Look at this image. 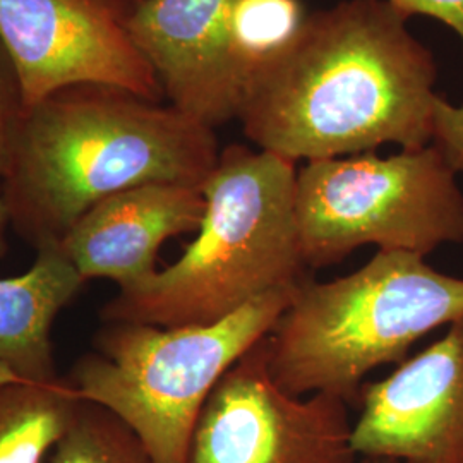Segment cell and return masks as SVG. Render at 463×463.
Here are the masks:
<instances>
[{
	"mask_svg": "<svg viewBox=\"0 0 463 463\" xmlns=\"http://www.w3.org/2000/svg\"><path fill=\"white\" fill-rule=\"evenodd\" d=\"M388 0L307 13L294 42L249 76L237 120L292 162L432 143L438 66Z\"/></svg>",
	"mask_w": 463,
	"mask_h": 463,
	"instance_id": "cell-1",
	"label": "cell"
},
{
	"mask_svg": "<svg viewBox=\"0 0 463 463\" xmlns=\"http://www.w3.org/2000/svg\"><path fill=\"white\" fill-rule=\"evenodd\" d=\"M215 129L175 107L110 86L81 84L28 107L0 187L9 225L40 249L78 218L146 184L199 187L213 172Z\"/></svg>",
	"mask_w": 463,
	"mask_h": 463,
	"instance_id": "cell-2",
	"label": "cell"
},
{
	"mask_svg": "<svg viewBox=\"0 0 463 463\" xmlns=\"http://www.w3.org/2000/svg\"><path fill=\"white\" fill-rule=\"evenodd\" d=\"M298 164L265 149L229 145L201 185L204 215L183 256L118 290L105 323L162 328L215 323L268 292L294 288L307 266L298 246Z\"/></svg>",
	"mask_w": 463,
	"mask_h": 463,
	"instance_id": "cell-3",
	"label": "cell"
},
{
	"mask_svg": "<svg viewBox=\"0 0 463 463\" xmlns=\"http://www.w3.org/2000/svg\"><path fill=\"white\" fill-rule=\"evenodd\" d=\"M463 317V279L424 256L378 250L330 281H300L266 336L273 380L294 397L357 403L364 378L403 363L419 340Z\"/></svg>",
	"mask_w": 463,
	"mask_h": 463,
	"instance_id": "cell-4",
	"label": "cell"
},
{
	"mask_svg": "<svg viewBox=\"0 0 463 463\" xmlns=\"http://www.w3.org/2000/svg\"><path fill=\"white\" fill-rule=\"evenodd\" d=\"M294 288L268 292L206 325L105 323L67 380L78 397L133 430L151 462L187 463L206 400L232 365L273 330Z\"/></svg>",
	"mask_w": 463,
	"mask_h": 463,
	"instance_id": "cell-5",
	"label": "cell"
},
{
	"mask_svg": "<svg viewBox=\"0 0 463 463\" xmlns=\"http://www.w3.org/2000/svg\"><path fill=\"white\" fill-rule=\"evenodd\" d=\"M296 216L307 268L338 265L364 246L428 258L463 244L462 187L432 143L388 156L306 162L298 168Z\"/></svg>",
	"mask_w": 463,
	"mask_h": 463,
	"instance_id": "cell-6",
	"label": "cell"
},
{
	"mask_svg": "<svg viewBox=\"0 0 463 463\" xmlns=\"http://www.w3.org/2000/svg\"><path fill=\"white\" fill-rule=\"evenodd\" d=\"M348 409L330 393L285 392L271 376L265 336L206 400L187 463H359Z\"/></svg>",
	"mask_w": 463,
	"mask_h": 463,
	"instance_id": "cell-7",
	"label": "cell"
},
{
	"mask_svg": "<svg viewBox=\"0 0 463 463\" xmlns=\"http://www.w3.org/2000/svg\"><path fill=\"white\" fill-rule=\"evenodd\" d=\"M134 0H0V40L26 109L81 84L162 101L155 71L128 28Z\"/></svg>",
	"mask_w": 463,
	"mask_h": 463,
	"instance_id": "cell-8",
	"label": "cell"
},
{
	"mask_svg": "<svg viewBox=\"0 0 463 463\" xmlns=\"http://www.w3.org/2000/svg\"><path fill=\"white\" fill-rule=\"evenodd\" d=\"M357 403L359 458L463 463V317L390 376L364 384Z\"/></svg>",
	"mask_w": 463,
	"mask_h": 463,
	"instance_id": "cell-9",
	"label": "cell"
},
{
	"mask_svg": "<svg viewBox=\"0 0 463 463\" xmlns=\"http://www.w3.org/2000/svg\"><path fill=\"white\" fill-rule=\"evenodd\" d=\"M235 2L134 0L128 16L166 103L213 129L237 120L242 99L229 45Z\"/></svg>",
	"mask_w": 463,
	"mask_h": 463,
	"instance_id": "cell-10",
	"label": "cell"
},
{
	"mask_svg": "<svg viewBox=\"0 0 463 463\" xmlns=\"http://www.w3.org/2000/svg\"><path fill=\"white\" fill-rule=\"evenodd\" d=\"M203 215L199 187L146 184L99 201L59 246L84 281L105 279L129 290L158 271V252L166 241L196 233Z\"/></svg>",
	"mask_w": 463,
	"mask_h": 463,
	"instance_id": "cell-11",
	"label": "cell"
},
{
	"mask_svg": "<svg viewBox=\"0 0 463 463\" xmlns=\"http://www.w3.org/2000/svg\"><path fill=\"white\" fill-rule=\"evenodd\" d=\"M86 281L59 244L36 249L23 275L0 279V364L28 378H55L52 326Z\"/></svg>",
	"mask_w": 463,
	"mask_h": 463,
	"instance_id": "cell-12",
	"label": "cell"
},
{
	"mask_svg": "<svg viewBox=\"0 0 463 463\" xmlns=\"http://www.w3.org/2000/svg\"><path fill=\"white\" fill-rule=\"evenodd\" d=\"M81 403L67 378H28L0 364V463H45Z\"/></svg>",
	"mask_w": 463,
	"mask_h": 463,
	"instance_id": "cell-13",
	"label": "cell"
},
{
	"mask_svg": "<svg viewBox=\"0 0 463 463\" xmlns=\"http://www.w3.org/2000/svg\"><path fill=\"white\" fill-rule=\"evenodd\" d=\"M307 13L300 0H237L232 9L229 45L232 61L244 84L250 74L287 49Z\"/></svg>",
	"mask_w": 463,
	"mask_h": 463,
	"instance_id": "cell-14",
	"label": "cell"
},
{
	"mask_svg": "<svg viewBox=\"0 0 463 463\" xmlns=\"http://www.w3.org/2000/svg\"><path fill=\"white\" fill-rule=\"evenodd\" d=\"M45 463L153 462L139 438L116 414L81 400Z\"/></svg>",
	"mask_w": 463,
	"mask_h": 463,
	"instance_id": "cell-15",
	"label": "cell"
},
{
	"mask_svg": "<svg viewBox=\"0 0 463 463\" xmlns=\"http://www.w3.org/2000/svg\"><path fill=\"white\" fill-rule=\"evenodd\" d=\"M24 110L26 105L16 67L0 40V187Z\"/></svg>",
	"mask_w": 463,
	"mask_h": 463,
	"instance_id": "cell-16",
	"label": "cell"
},
{
	"mask_svg": "<svg viewBox=\"0 0 463 463\" xmlns=\"http://www.w3.org/2000/svg\"><path fill=\"white\" fill-rule=\"evenodd\" d=\"M432 145L457 175H463V105H455L443 95H438L434 103Z\"/></svg>",
	"mask_w": 463,
	"mask_h": 463,
	"instance_id": "cell-17",
	"label": "cell"
},
{
	"mask_svg": "<svg viewBox=\"0 0 463 463\" xmlns=\"http://www.w3.org/2000/svg\"><path fill=\"white\" fill-rule=\"evenodd\" d=\"M402 14L411 17H432L443 23L462 42L463 0H388Z\"/></svg>",
	"mask_w": 463,
	"mask_h": 463,
	"instance_id": "cell-18",
	"label": "cell"
},
{
	"mask_svg": "<svg viewBox=\"0 0 463 463\" xmlns=\"http://www.w3.org/2000/svg\"><path fill=\"white\" fill-rule=\"evenodd\" d=\"M9 225V215H7V210H5V204L0 198V256L5 252L7 249V242H5V231H7Z\"/></svg>",
	"mask_w": 463,
	"mask_h": 463,
	"instance_id": "cell-19",
	"label": "cell"
},
{
	"mask_svg": "<svg viewBox=\"0 0 463 463\" xmlns=\"http://www.w3.org/2000/svg\"><path fill=\"white\" fill-rule=\"evenodd\" d=\"M359 463H395L390 462V460H381V458H361Z\"/></svg>",
	"mask_w": 463,
	"mask_h": 463,
	"instance_id": "cell-20",
	"label": "cell"
}]
</instances>
